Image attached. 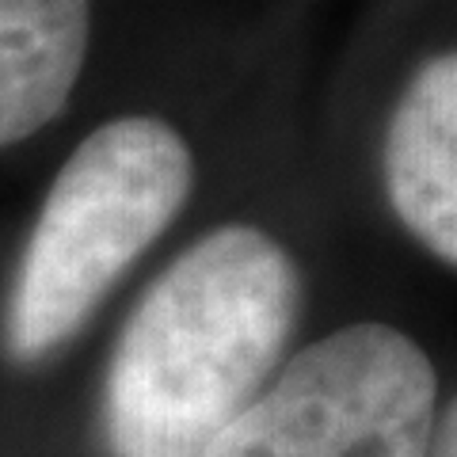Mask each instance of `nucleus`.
Instances as JSON below:
<instances>
[{"label":"nucleus","instance_id":"obj_1","mask_svg":"<svg viewBox=\"0 0 457 457\" xmlns=\"http://www.w3.org/2000/svg\"><path fill=\"white\" fill-rule=\"evenodd\" d=\"M302 278L275 237L221 225L179 255L130 312L104 385L114 457H203L275 374Z\"/></svg>","mask_w":457,"mask_h":457},{"label":"nucleus","instance_id":"obj_2","mask_svg":"<svg viewBox=\"0 0 457 457\" xmlns=\"http://www.w3.org/2000/svg\"><path fill=\"white\" fill-rule=\"evenodd\" d=\"M195 187L191 149L168 122L126 114L80 141L57 171L12 282L4 343L35 362L77 336Z\"/></svg>","mask_w":457,"mask_h":457},{"label":"nucleus","instance_id":"obj_3","mask_svg":"<svg viewBox=\"0 0 457 457\" xmlns=\"http://www.w3.org/2000/svg\"><path fill=\"white\" fill-rule=\"evenodd\" d=\"M435 420L423 347L366 320L297 351L203 457H427Z\"/></svg>","mask_w":457,"mask_h":457},{"label":"nucleus","instance_id":"obj_4","mask_svg":"<svg viewBox=\"0 0 457 457\" xmlns=\"http://www.w3.org/2000/svg\"><path fill=\"white\" fill-rule=\"evenodd\" d=\"M385 191L408 233L457 267V50L423 62L396 99Z\"/></svg>","mask_w":457,"mask_h":457},{"label":"nucleus","instance_id":"obj_5","mask_svg":"<svg viewBox=\"0 0 457 457\" xmlns=\"http://www.w3.org/2000/svg\"><path fill=\"white\" fill-rule=\"evenodd\" d=\"M92 0H0V145L69 104L88 54Z\"/></svg>","mask_w":457,"mask_h":457},{"label":"nucleus","instance_id":"obj_6","mask_svg":"<svg viewBox=\"0 0 457 457\" xmlns=\"http://www.w3.org/2000/svg\"><path fill=\"white\" fill-rule=\"evenodd\" d=\"M427 457H457V396H453V404L435 420Z\"/></svg>","mask_w":457,"mask_h":457}]
</instances>
